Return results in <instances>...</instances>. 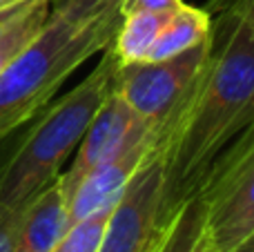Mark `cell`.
I'll return each mask as SVG.
<instances>
[{
	"label": "cell",
	"mask_w": 254,
	"mask_h": 252,
	"mask_svg": "<svg viewBox=\"0 0 254 252\" xmlns=\"http://www.w3.org/2000/svg\"><path fill=\"white\" fill-rule=\"evenodd\" d=\"M207 13L210 54L181 107L158 127L172 210L254 121V0H212Z\"/></svg>",
	"instance_id": "cell-1"
},
{
	"label": "cell",
	"mask_w": 254,
	"mask_h": 252,
	"mask_svg": "<svg viewBox=\"0 0 254 252\" xmlns=\"http://www.w3.org/2000/svg\"><path fill=\"white\" fill-rule=\"evenodd\" d=\"M121 9L71 18L49 9L36 38L0 71V138L31 121L83 63L114 40Z\"/></svg>",
	"instance_id": "cell-2"
},
{
	"label": "cell",
	"mask_w": 254,
	"mask_h": 252,
	"mask_svg": "<svg viewBox=\"0 0 254 252\" xmlns=\"http://www.w3.org/2000/svg\"><path fill=\"white\" fill-rule=\"evenodd\" d=\"M116 69L119 61L107 45L98 65L76 87L34 116V127L0 165V203L22 208L61 177L63 163L76 152L94 114L114 87Z\"/></svg>",
	"instance_id": "cell-3"
},
{
	"label": "cell",
	"mask_w": 254,
	"mask_h": 252,
	"mask_svg": "<svg viewBox=\"0 0 254 252\" xmlns=\"http://www.w3.org/2000/svg\"><path fill=\"white\" fill-rule=\"evenodd\" d=\"M194 194L205 210L214 252H234L254 237V121L216 156Z\"/></svg>",
	"instance_id": "cell-4"
},
{
	"label": "cell",
	"mask_w": 254,
	"mask_h": 252,
	"mask_svg": "<svg viewBox=\"0 0 254 252\" xmlns=\"http://www.w3.org/2000/svg\"><path fill=\"white\" fill-rule=\"evenodd\" d=\"M207 54L210 36L201 45L179 56L119 67L114 76V89L125 98L138 119L158 129L185 101Z\"/></svg>",
	"instance_id": "cell-5"
},
{
	"label": "cell",
	"mask_w": 254,
	"mask_h": 252,
	"mask_svg": "<svg viewBox=\"0 0 254 252\" xmlns=\"http://www.w3.org/2000/svg\"><path fill=\"white\" fill-rule=\"evenodd\" d=\"M156 138L158 129L140 121L138 127L125 141V145L110 161L92 170L69 194V199H67L69 226L103 208H112L116 203V199L125 190L129 179L134 177L136 170L143 165V161L154 150Z\"/></svg>",
	"instance_id": "cell-6"
},
{
	"label": "cell",
	"mask_w": 254,
	"mask_h": 252,
	"mask_svg": "<svg viewBox=\"0 0 254 252\" xmlns=\"http://www.w3.org/2000/svg\"><path fill=\"white\" fill-rule=\"evenodd\" d=\"M140 121L143 119H138L136 112L125 103V98L112 87L105 101H103V105L94 114L85 136L80 138L74 161L58 177L67 199L92 170H96L98 165L110 161L125 145V141L138 127Z\"/></svg>",
	"instance_id": "cell-7"
},
{
	"label": "cell",
	"mask_w": 254,
	"mask_h": 252,
	"mask_svg": "<svg viewBox=\"0 0 254 252\" xmlns=\"http://www.w3.org/2000/svg\"><path fill=\"white\" fill-rule=\"evenodd\" d=\"M67 228V196L56 179L22 208L13 252H54Z\"/></svg>",
	"instance_id": "cell-8"
},
{
	"label": "cell",
	"mask_w": 254,
	"mask_h": 252,
	"mask_svg": "<svg viewBox=\"0 0 254 252\" xmlns=\"http://www.w3.org/2000/svg\"><path fill=\"white\" fill-rule=\"evenodd\" d=\"M210 27H212V20L207 9H198L183 2L163 22L145 63L165 61V58L179 56V54L196 47V45H201L210 36Z\"/></svg>",
	"instance_id": "cell-9"
},
{
	"label": "cell",
	"mask_w": 254,
	"mask_h": 252,
	"mask_svg": "<svg viewBox=\"0 0 254 252\" xmlns=\"http://www.w3.org/2000/svg\"><path fill=\"white\" fill-rule=\"evenodd\" d=\"M49 9L52 0H18L0 9V71L36 38Z\"/></svg>",
	"instance_id": "cell-10"
},
{
	"label": "cell",
	"mask_w": 254,
	"mask_h": 252,
	"mask_svg": "<svg viewBox=\"0 0 254 252\" xmlns=\"http://www.w3.org/2000/svg\"><path fill=\"white\" fill-rule=\"evenodd\" d=\"M154 252H214L205 226V210L196 194H190L170 212Z\"/></svg>",
	"instance_id": "cell-11"
},
{
	"label": "cell",
	"mask_w": 254,
	"mask_h": 252,
	"mask_svg": "<svg viewBox=\"0 0 254 252\" xmlns=\"http://www.w3.org/2000/svg\"><path fill=\"white\" fill-rule=\"evenodd\" d=\"M167 16L170 13H152V11H134L121 16L116 36L110 43L112 52H114L116 61H119V67L147 61L149 49H152L154 40H156Z\"/></svg>",
	"instance_id": "cell-12"
},
{
	"label": "cell",
	"mask_w": 254,
	"mask_h": 252,
	"mask_svg": "<svg viewBox=\"0 0 254 252\" xmlns=\"http://www.w3.org/2000/svg\"><path fill=\"white\" fill-rule=\"evenodd\" d=\"M112 208H103L98 212L89 214V217L80 219V221L71 223L54 252H96L101 246Z\"/></svg>",
	"instance_id": "cell-13"
},
{
	"label": "cell",
	"mask_w": 254,
	"mask_h": 252,
	"mask_svg": "<svg viewBox=\"0 0 254 252\" xmlns=\"http://www.w3.org/2000/svg\"><path fill=\"white\" fill-rule=\"evenodd\" d=\"M52 9L71 18H89L110 9H121V0H52Z\"/></svg>",
	"instance_id": "cell-14"
},
{
	"label": "cell",
	"mask_w": 254,
	"mask_h": 252,
	"mask_svg": "<svg viewBox=\"0 0 254 252\" xmlns=\"http://www.w3.org/2000/svg\"><path fill=\"white\" fill-rule=\"evenodd\" d=\"M22 208H9V205L0 203V252H13V248H16Z\"/></svg>",
	"instance_id": "cell-15"
},
{
	"label": "cell",
	"mask_w": 254,
	"mask_h": 252,
	"mask_svg": "<svg viewBox=\"0 0 254 252\" xmlns=\"http://www.w3.org/2000/svg\"><path fill=\"white\" fill-rule=\"evenodd\" d=\"M183 0H121V16L134 11H152V13H172L181 7Z\"/></svg>",
	"instance_id": "cell-16"
},
{
	"label": "cell",
	"mask_w": 254,
	"mask_h": 252,
	"mask_svg": "<svg viewBox=\"0 0 254 252\" xmlns=\"http://www.w3.org/2000/svg\"><path fill=\"white\" fill-rule=\"evenodd\" d=\"M234 252H254V237H252V239H248L243 246H239Z\"/></svg>",
	"instance_id": "cell-17"
},
{
	"label": "cell",
	"mask_w": 254,
	"mask_h": 252,
	"mask_svg": "<svg viewBox=\"0 0 254 252\" xmlns=\"http://www.w3.org/2000/svg\"><path fill=\"white\" fill-rule=\"evenodd\" d=\"M13 2H18V0H0V9H2V7H9V4H13Z\"/></svg>",
	"instance_id": "cell-18"
}]
</instances>
